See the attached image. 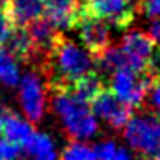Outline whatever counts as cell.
<instances>
[{
	"label": "cell",
	"mask_w": 160,
	"mask_h": 160,
	"mask_svg": "<svg viewBox=\"0 0 160 160\" xmlns=\"http://www.w3.org/2000/svg\"><path fill=\"white\" fill-rule=\"evenodd\" d=\"M148 35H150V38L155 42V45L160 48V21L152 19V22H150V28H148Z\"/></svg>",
	"instance_id": "44dd1931"
},
{
	"label": "cell",
	"mask_w": 160,
	"mask_h": 160,
	"mask_svg": "<svg viewBox=\"0 0 160 160\" xmlns=\"http://www.w3.org/2000/svg\"><path fill=\"white\" fill-rule=\"evenodd\" d=\"M139 108H146V110L153 112L155 115L160 117V78L157 79V83L152 86L150 93L146 95L145 102H143V107Z\"/></svg>",
	"instance_id": "2e32d148"
},
{
	"label": "cell",
	"mask_w": 160,
	"mask_h": 160,
	"mask_svg": "<svg viewBox=\"0 0 160 160\" xmlns=\"http://www.w3.org/2000/svg\"><path fill=\"white\" fill-rule=\"evenodd\" d=\"M2 134L5 136V139L9 141H14V143H22L33 134V126L29 122L22 121L21 117H18V114H9L4 117V132Z\"/></svg>",
	"instance_id": "7c38bea8"
},
{
	"label": "cell",
	"mask_w": 160,
	"mask_h": 160,
	"mask_svg": "<svg viewBox=\"0 0 160 160\" xmlns=\"http://www.w3.org/2000/svg\"><path fill=\"white\" fill-rule=\"evenodd\" d=\"M14 24L11 22V19L7 18V14L4 12V9H0V47L5 43V40L9 38Z\"/></svg>",
	"instance_id": "ffe728a7"
},
{
	"label": "cell",
	"mask_w": 160,
	"mask_h": 160,
	"mask_svg": "<svg viewBox=\"0 0 160 160\" xmlns=\"http://www.w3.org/2000/svg\"><path fill=\"white\" fill-rule=\"evenodd\" d=\"M59 160H97L95 150L79 141H71L64 148Z\"/></svg>",
	"instance_id": "9a60e30c"
},
{
	"label": "cell",
	"mask_w": 160,
	"mask_h": 160,
	"mask_svg": "<svg viewBox=\"0 0 160 160\" xmlns=\"http://www.w3.org/2000/svg\"><path fill=\"white\" fill-rule=\"evenodd\" d=\"M86 9L115 29H126L138 16L136 0H88Z\"/></svg>",
	"instance_id": "52a82bcc"
},
{
	"label": "cell",
	"mask_w": 160,
	"mask_h": 160,
	"mask_svg": "<svg viewBox=\"0 0 160 160\" xmlns=\"http://www.w3.org/2000/svg\"><path fill=\"white\" fill-rule=\"evenodd\" d=\"M22 146H24V155H28V157H36V155H42V153L53 150L52 139L47 134H43V132H35V131L22 143Z\"/></svg>",
	"instance_id": "5bb4252c"
},
{
	"label": "cell",
	"mask_w": 160,
	"mask_h": 160,
	"mask_svg": "<svg viewBox=\"0 0 160 160\" xmlns=\"http://www.w3.org/2000/svg\"><path fill=\"white\" fill-rule=\"evenodd\" d=\"M42 2H43V4H47V2H48V0H42Z\"/></svg>",
	"instance_id": "484cf974"
},
{
	"label": "cell",
	"mask_w": 160,
	"mask_h": 160,
	"mask_svg": "<svg viewBox=\"0 0 160 160\" xmlns=\"http://www.w3.org/2000/svg\"><path fill=\"white\" fill-rule=\"evenodd\" d=\"M91 110L98 119L105 122L112 131H122L129 119L134 114V108L128 105L126 102L119 100L107 86L95 97L91 102Z\"/></svg>",
	"instance_id": "8992f818"
},
{
	"label": "cell",
	"mask_w": 160,
	"mask_h": 160,
	"mask_svg": "<svg viewBox=\"0 0 160 160\" xmlns=\"http://www.w3.org/2000/svg\"><path fill=\"white\" fill-rule=\"evenodd\" d=\"M157 160H160V153H158V158H157Z\"/></svg>",
	"instance_id": "4316f807"
},
{
	"label": "cell",
	"mask_w": 160,
	"mask_h": 160,
	"mask_svg": "<svg viewBox=\"0 0 160 160\" xmlns=\"http://www.w3.org/2000/svg\"><path fill=\"white\" fill-rule=\"evenodd\" d=\"M21 153V145L9 139H0V160H16Z\"/></svg>",
	"instance_id": "ac0fdd59"
},
{
	"label": "cell",
	"mask_w": 160,
	"mask_h": 160,
	"mask_svg": "<svg viewBox=\"0 0 160 160\" xmlns=\"http://www.w3.org/2000/svg\"><path fill=\"white\" fill-rule=\"evenodd\" d=\"M158 138H160V121H158Z\"/></svg>",
	"instance_id": "d4e9b609"
},
{
	"label": "cell",
	"mask_w": 160,
	"mask_h": 160,
	"mask_svg": "<svg viewBox=\"0 0 160 160\" xmlns=\"http://www.w3.org/2000/svg\"><path fill=\"white\" fill-rule=\"evenodd\" d=\"M2 132H4V119L0 117V136H2Z\"/></svg>",
	"instance_id": "603a6c76"
},
{
	"label": "cell",
	"mask_w": 160,
	"mask_h": 160,
	"mask_svg": "<svg viewBox=\"0 0 160 160\" xmlns=\"http://www.w3.org/2000/svg\"><path fill=\"white\" fill-rule=\"evenodd\" d=\"M4 4H5V0H0V9L4 7Z\"/></svg>",
	"instance_id": "cb8c5ba5"
},
{
	"label": "cell",
	"mask_w": 160,
	"mask_h": 160,
	"mask_svg": "<svg viewBox=\"0 0 160 160\" xmlns=\"http://www.w3.org/2000/svg\"><path fill=\"white\" fill-rule=\"evenodd\" d=\"M0 48L7 50L19 62L26 64V66H29V62L33 59V53H35L31 36L28 33V28H24V26H14L11 35H9V38L5 40V43Z\"/></svg>",
	"instance_id": "30bf717a"
},
{
	"label": "cell",
	"mask_w": 160,
	"mask_h": 160,
	"mask_svg": "<svg viewBox=\"0 0 160 160\" xmlns=\"http://www.w3.org/2000/svg\"><path fill=\"white\" fill-rule=\"evenodd\" d=\"M105 86H107V81H105L97 71H90V72H86L84 76H81L79 79L74 81L67 90H69L76 98L91 103V102L95 100V97H97Z\"/></svg>",
	"instance_id": "8fae6325"
},
{
	"label": "cell",
	"mask_w": 160,
	"mask_h": 160,
	"mask_svg": "<svg viewBox=\"0 0 160 160\" xmlns=\"http://www.w3.org/2000/svg\"><path fill=\"white\" fill-rule=\"evenodd\" d=\"M47 93L69 141H79L97 134L98 122L91 103L76 98L69 90H47Z\"/></svg>",
	"instance_id": "7a4b0ae2"
},
{
	"label": "cell",
	"mask_w": 160,
	"mask_h": 160,
	"mask_svg": "<svg viewBox=\"0 0 160 160\" xmlns=\"http://www.w3.org/2000/svg\"><path fill=\"white\" fill-rule=\"evenodd\" d=\"M115 143L114 141H103V143H98L95 146V155H97V160H107L108 157H112V153L115 152Z\"/></svg>",
	"instance_id": "d6986e66"
},
{
	"label": "cell",
	"mask_w": 160,
	"mask_h": 160,
	"mask_svg": "<svg viewBox=\"0 0 160 160\" xmlns=\"http://www.w3.org/2000/svg\"><path fill=\"white\" fill-rule=\"evenodd\" d=\"M158 121L160 117L146 108H139V114H132L126 128L122 129L126 143L134 152L141 155H158L160 138H158Z\"/></svg>",
	"instance_id": "3957f363"
},
{
	"label": "cell",
	"mask_w": 160,
	"mask_h": 160,
	"mask_svg": "<svg viewBox=\"0 0 160 160\" xmlns=\"http://www.w3.org/2000/svg\"><path fill=\"white\" fill-rule=\"evenodd\" d=\"M121 47L128 55V67L134 71H145L155 66L157 45L150 38L148 33H143L139 29H131L122 36Z\"/></svg>",
	"instance_id": "ba28073f"
},
{
	"label": "cell",
	"mask_w": 160,
	"mask_h": 160,
	"mask_svg": "<svg viewBox=\"0 0 160 160\" xmlns=\"http://www.w3.org/2000/svg\"><path fill=\"white\" fill-rule=\"evenodd\" d=\"M47 86L42 74L38 71H29L21 79V88H19V102L24 110V115L31 124H38L45 115L47 108Z\"/></svg>",
	"instance_id": "277c9868"
},
{
	"label": "cell",
	"mask_w": 160,
	"mask_h": 160,
	"mask_svg": "<svg viewBox=\"0 0 160 160\" xmlns=\"http://www.w3.org/2000/svg\"><path fill=\"white\" fill-rule=\"evenodd\" d=\"M72 29L78 31V36H79L83 47L93 57H98L112 43L110 24L105 22L103 19L90 14V12H83L81 16H78Z\"/></svg>",
	"instance_id": "5b68a950"
},
{
	"label": "cell",
	"mask_w": 160,
	"mask_h": 160,
	"mask_svg": "<svg viewBox=\"0 0 160 160\" xmlns=\"http://www.w3.org/2000/svg\"><path fill=\"white\" fill-rule=\"evenodd\" d=\"M19 83L18 59L7 50L0 48V84L5 88H14Z\"/></svg>",
	"instance_id": "4fadbf2b"
},
{
	"label": "cell",
	"mask_w": 160,
	"mask_h": 160,
	"mask_svg": "<svg viewBox=\"0 0 160 160\" xmlns=\"http://www.w3.org/2000/svg\"><path fill=\"white\" fill-rule=\"evenodd\" d=\"M4 12L14 26H28L43 14L45 5L42 0H5Z\"/></svg>",
	"instance_id": "9c48e42d"
},
{
	"label": "cell",
	"mask_w": 160,
	"mask_h": 160,
	"mask_svg": "<svg viewBox=\"0 0 160 160\" xmlns=\"http://www.w3.org/2000/svg\"><path fill=\"white\" fill-rule=\"evenodd\" d=\"M107 160H132V157L126 148H115V152L112 153V157H108Z\"/></svg>",
	"instance_id": "7402d4cb"
},
{
	"label": "cell",
	"mask_w": 160,
	"mask_h": 160,
	"mask_svg": "<svg viewBox=\"0 0 160 160\" xmlns=\"http://www.w3.org/2000/svg\"><path fill=\"white\" fill-rule=\"evenodd\" d=\"M136 11L148 19H157L160 18V0H136Z\"/></svg>",
	"instance_id": "e0dca14e"
},
{
	"label": "cell",
	"mask_w": 160,
	"mask_h": 160,
	"mask_svg": "<svg viewBox=\"0 0 160 160\" xmlns=\"http://www.w3.org/2000/svg\"><path fill=\"white\" fill-rule=\"evenodd\" d=\"M93 69L95 57L60 33L38 72L45 81L47 90H67L76 79Z\"/></svg>",
	"instance_id": "6da1fadb"
}]
</instances>
